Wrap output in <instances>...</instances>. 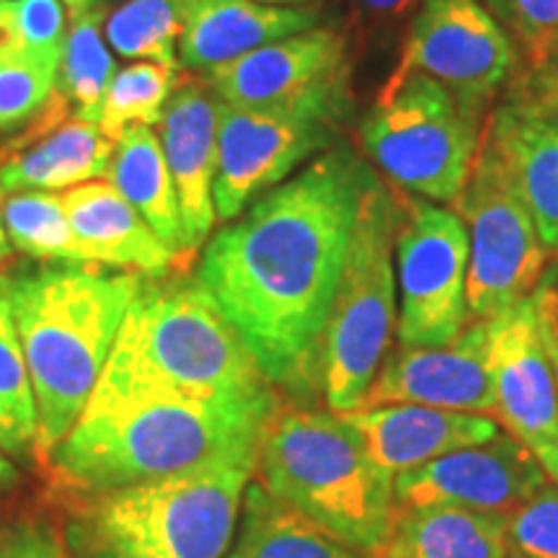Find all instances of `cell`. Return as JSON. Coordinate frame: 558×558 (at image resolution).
<instances>
[{
	"label": "cell",
	"mask_w": 558,
	"mask_h": 558,
	"mask_svg": "<svg viewBox=\"0 0 558 558\" xmlns=\"http://www.w3.org/2000/svg\"><path fill=\"white\" fill-rule=\"evenodd\" d=\"M375 173L344 145L262 194L207 241L194 279L271 388L318 390V354Z\"/></svg>",
	"instance_id": "6da1fadb"
},
{
	"label": "cell",
	"mask_w": 558,
	"mask_h": 558,
	"mask_svg": "<svg viewBox=\"0 0 558 558\" xmlns=\"http://www.w3.org/2000/svg\"><path fill=\"white\" fill-rule=\"evenodd\" d=\"M277 409V393L254 401L94 393L50 458L62 484L86 494L259 460Z\"/></svg>",
	"instance_id": "7a4b0ae2"
},
{
	"label": "cell",
	"mask_w": 558,
	"mask_h": 558,
	"mask_svg": "<svg viewBox=\"0 0 558 558\" xmlns=\"http://www.w3.org/2000/svg\"><path fill=\"white\" fill-rule=\"evenodd\" d=\"M143 282L94 264L0 277L37 399L39 456L50 458L86 411Z\"/></svg>",
	"instance_id": "3957f363"
},
{
	"label": "cell",
	"mask_w": 558,
	"mask_h": 558,
	"mask_svg": "<svg viewBox=\"0 0 558 558\" xmlns=\"http://www.w3.org/2000/svg\"><path fill=\"white\" fill-rule=\"evenodd\" d=\"M94 393L254 401L275 388L197 279L145 277Z\"/></svg>",
	"instance_id": "277c9868"
},
{
	"label": "cell",
	"mask_w": 558,
	"mask_h": 558,
	"mask_svg": "<svg viewBox=\"0 0 558 558\" xmlns=\"http://www.w3.org/2000/svg\"><path fill=\"white\" fill-rule=\"evenodd\" d=\"M259 481L313 525L373 558L393 525L396 476L369 456L344 414L279 409L264 432Z\"/></svg>",
	"instance_id": "5b68a950"
},
{
	"label": "cell",
	"mask_w": 558,
	"mask_h": 558,
	"mask_svg": "<svg viewBox=\"0 0 558 558\" xmlns=\"http://www.w3.org/2000/svg\"><path fill=\"white\" fill-rule=\"evenodd\" d=\"M259 460H228L90 494L73 535L83 558H226Z\"/></svg>",
	"instance_id": "8992f818"
},
{
	"label": "cell",
	"mask_w": 558,
	"mask_h": 558,
	"mask_svg": "<svg viewBox=\"0 0 558 558\" xmlns=\"http://www.w3.org/2000/svg\"><path fill=\"white\" fill-rule=\"evenodd\" d=\"M399 199L369 179L354 222L349 256L333 295L318 354V390L329 411L365 407L367 390L399 331L396 282Z\"/></svg>",
	"instance_id": "52a82bcc"
},
{
	"label": "cell",
	"mask_w": 558,
	"mask_h": 558,
	"mask_svg": "<svg viewBox=\"0 0 558 558\" xmlns=\"http://www.w3.org/2000/svg\"><path fill=\"white\" fill-rule=\"evenodd\" d=\"M478 114L429 75H390L360 124L362 148L401 190L456 205L484 137Z\"/></svg>",
	"instance_id": "ba28073f"
},
{
	"label": "cell",
	"mask_w": 558,
	"mask_h": 558,
	"mask_svg": "<svg viewBox=\"0 0 558 558\" xmlns=\"http://www.w3.org/2000/svg\"><path fill=\"white\" fill-rule=\"evenodd\" d=\"M456 207L469 230L471 320L494 318L535 292L550 251L486 132Z\"/></svg>",
	"instance_id": "9c48e42d"
},
{
	"label": "cell",
	"mask_w": 558,
	"mask_h": 558,
	"mask_svg": "<svg viewBox=\"0 0 558 558\" xmlns=\"http://www.w3.org/2000/svg\"><path fill=\"white\" fill-rule=\"evenodd\" d=\"M347 101V90H333L277 107L222 104L213 186L218 220H235L262 194L282 184L303 160L329 148Z\"/></svg>",
	"instance_id": "30bf717a"
},
{
	"label": "cell",
	"mask_w": 558,
	"mask_h": 558,
	"mask_svg": "<svg viewBox=\"0 0 558 558\" xmlns=\"http://www.w3.org/2000/svg\"><path fill=\"white\" fill-rule=\"evenodd\" d=\"M469 230L458 213L429 199L399 202L396 282L399 337L407 347H445L471 324Z\"/></svg>",
	"instance_id": "8fae6325"
},
{
	"label": "cell",
	"mask_w": 558,
	"mask_h": 558,
	"mask_svg": "<svg viewBox=\"0 0 558 558\" xmlns=\"http://www.w3.org/2000/svg\"><path fill=\"white\" fill-rule=\"evenodd\" d=\"M488 326L494 422L558 484V373L546 337L541 284L488 318Z\"/></svg>",
	"instance_id": "7c38bea8"
},
{
	"label": "cell",
	"mask_w": 558,
	"mask_h": 558,
	"mask_svg": "<svg viewBox=\"0 0 558 558\" xmlns=\"http://www.w3.org/2000/svg\"><path fill=\"white\" fill-rule=\"evenodd\" d=\"M512 65V39L484 0H424L393 75H429L463 107L481 111Z\"/></svg>",
	"instance_id": "4fadbf2b"
},
{
	"label": "cell",
	"mask_w": 558,
	"mask_h": 558,
	"mask_svg": "<svg viewBox=\"0 0 558 558\" xmlns=\"http://www.w3.org/2000/svg\"><path fill=\"white\" fill-rule=\"evenodd\" d=\"M550 484L548 473L514 437L448 452L396 476L399 507L445 505L509 518L520 505Z\"/></svg>",
	"instance_id": "5bb4252c"
},
{
	"label": "cell",
	"mask_w": 558,
	"mask_h": 558,
	"mask_svg": "<svg viewBox=\"0 0 558 558\" xmlns=\"http://www.w3.org/2000/svg\"><path fill=\"white\" fill-rule=\"evenodd\" d=\"M347 39L313 26L207 70L205 86L230 107H277L347 90Z\"/></svg>",
	"instance_id": "9a60e30c"
},
{
	"label": "cell",
	"mask_w": 558,
	"mask_h": 558,
	"mask_svg": "<svg viewBox=\"0 0 558 558\" xmlns=\"http://www.w3.org/2000/svg\"><path fill=\"white\" fill-rule=\"evenodd\" d=\"M488 333V318L471 320L445 347L399 344L390 349L367 390L365 407L418 403L494 418Z\"/></svg>",
	"instance_id": "2e32d148"
},
{
	"label": "cell",
	"mask_w": 558,
	"mask_h": 558,
	"mask_svg": "<svg viewBox=\"0 0 558 558\" xmlns=\"http://www.w3.org/2000/svg\"><path fill=\"white\" fill-rule=\"evenodd\" d=\"M222 101L199 81H179L163 117L158 140L177 186L184 251L192 254L207 243L215 215V173H218V124Z\"/></svg>",
	"instance_id": "e0dca14e"
},
{
	"label": "cell",
	"mask_w": 558,
	"mask_h": 558,
	"mask_svg": "<svg viewBox=\"0 0 558 558\" xmlns=\"http://www.w3.org/2000/svg\"><path fill=\"white\" fill-rule=\"evenodd\" d=\"M344 416L360 432L369 456L393 476L499 435V424L492 416L418 403L362 407Z\"/></svg>",
	"instance_id": "ac0fdd59"
},
{
	"label": "cell",
	"mask_w": 558,
	"mask_h": 558,
	"mask_svg": "<svg viewBox=\"0 0 558 558\" xmlns=\"http://www.w3.org/2000/svg\"><path fill=\"white\" fill-rule=\"evenodd\" d=\"M318 11L308 5H271L262 0H186L179 62L190 70L226 65L269 41L313 29Z\"/></svg>",
	"instance_id": "d6986e66"
},
{
	"label": "cell",
	"mask_w": 558,
	"mask_h": 558,
	"mask_svg": "<svg viewBox=\"0 0 558 558\" xmlns=\"http://www.w3.org/2000/svg\"><path fill=\"white\" fill-rule=\"evenodd\" d=\"M60 197L75 235L94 251L101 267L160 279L179 262L177 251L158 239L111 181H86L60 192Z\"/></svg>",
	"instance_id": "ffe728a7"
},
{
	"label": "cell",
	"mask_w": 558,
	"mask_h": 558,
	"mask_svg": "<svg viewBox=\"0 0 558 558\" xmlns=\"http://www.w3.org/2000/svg\"><path fill=\"white\" fill-rule=\"evenodd\" d=\"M484 132L505 160L543 243L558 256V124L535 101L512 99L494 111Z\"/></svg>",
	"instance_id": "44dd1931"
},
{
	"label": "cell",
	"mask_w": 558,
	"mask_h": 558,
	"mask_svg": "<svg viewBox=\"0 0 558 558\" xmlns=\"http://www.w3.org/2000/svg\"><path fill=\"white\" fill-rule=\"evenodd\" d=\"M507 518L445 505L399 507L373 558H507Z\"/></svg>",
	"instance_id": "7402d4cb"
},
{
	"label": "cell",
	"mask_w": 558,
	"mask_h": 558,
	"mask_svg": "<svg viewBox=\"0 0 558 558\" xmlns=\"http://www.w3.org/2000/svg\"><path fill=\"white\" fill-rule=\"evenodd\" d=\"M114 145L99 124L70 120L5 158L0 163V190L3 194L65 192L86 181L107 179Z\"/></svg>",
	"instance_id": "603a6c76"
},
{
	"label": "cell",
	"mask_w": 558,
	"mask_h": 558,
	"mask_svg": "<svg viewBox=\"0 0 558 558\" xmlns=\"http://www.w3.org/2000/svg\"><path fill=\"white\" fill-rule=\"evenodd\" d=\"M107 181L143 215L166 246L179 256L186 254L177 186L156 130L135 124L117 140Z\"/></svg>",
	"instance_id": "cb8c5ba5"
},
{
	"label": "cell",
	"mask_w": 558,
	"mask_h": 558,
	"mask_svg": "<svg viewBox=\"0 0 558 558\" xmlns=\"http://www.w3.org/2000/svg\"><path fill=\"white\" fill-rule=\"evenodd\" d=\"M226 558H367L277 499L262 481H251L239 527Z\"/></svg>",
	"instance_id": "d4e9b609"
},
{
	"label": "cell",
	"mask_w": 558,
	"mask_h": 558,
	"mask_svg": "<svg viewBox=\"0 0 558 558\" xmlns=\"http://www.w3.org/2000/svg\"><path fill=\"white\" fill-rule=\"evenodd\" d=\"M3 226L13 251L39 262L94 264L96 254L75 235L62 197L54 192H13L3 197Z\"/></svg>",
	"instance_id": "484cf974"
},
{
	"label": "cell",
	"mask_w": 558,
	"mask_h": 558,
	"mask_svg": "<svg viewBox=\"0 0 558 558\" xmlns=\"http://www.w3.org/2000/svg\"><path fill=\"white\" fill-rule=\"evenodd\" d=\"M104 9H90L73 16L62 45L58 70V90L73 104L75 120L99 122L101 104L117 68L111 58L107 37L101 34Z\"/></svg>",
	"instance_id": "4316f807"
},
{
	"label": "cell",
	"mask_w": 558,
	"mask_h": 558,
	"mask_svg": "<svg viewBox=\"0 0 558 558\" xmlns=\"http://www.w3.org/2000/svg\"><path fill=\"white\" fill-rule=\"evenodd\" d=\"M186 0H128L107 19V45L130 60L179 70Z\"/></svg>",
	"instance_id": "83f0119b"
},
{
	"label": "cell",
	"mask_w": 558,
	"mask_h": 558,
	"mask_svg": "<svg viewBox=\"0 0 558 558\" xmlns=\"http://www.w3.org/2000/svg\"><path fill=\"white\" fill-rule=\"evenodd\" d=\"M37 399L21 349L11 305L0 292V450L5 456H29L37 450Z\"/></svg>",
	"instance_id": "f1b7e54d"
},
{
	"label": "cell",
	"mask_w": 558,
	"mask_h": 558,
	"mask_svg": "<svg viewBox=\"0 0 558 558\" xmlns=\"http://www.w3.org/2000/svg\"><path fill=\"white\" fill-rule=\"evenodd\" d=\"M177 83L179 70L158 65V62H132V65L117 70L107 96H104L101 117L96 124L111 143H117L135 124L153 128L163 117Z\"/></svg>",
	"instance_id": "f546056e"
},
{
	"label": "cell",
	"mask_w": 558,
	"mask_h": 558,
	"mask_svg": "<svg viewBox=\"0 0 558 558\" xmlns=\"http://www.w3.org/2000/svg\"><path fill=\"white\" fill-rule=\"evenodd\" d=\"M58 60L19 52L0 60V130L21 128L37 117L58 88Z\"/></svg>",
	"instance_id": "4dcf8cb0"
},
{
	"label": "cell",
	"mask_w": 558,
	"mask_h": 558,
	"mask_svg": "<svg viewBox=\"0 0 558 558\" xmlns=\"http://www.w3.org/2000/svg\"><path fill=\"white\" fill-rule=\"evenodd\" d=\"M509 550L522 558H558V484H546L507 518Z\"/></svg>",
	"instance_id": "1f68e13d"
},
{
	"label": "cell",
	"mask_w": 558,
	"mask_h": 558,
	"mask_svg": "<svg viewBox=\"0 0 558 558\" xmlns=\"http://www.w3.org/2000/svg\"><path fill=\"white\" fill-rule=\"evenodd\" d=\"M486 9L535 60L558 45V0H486Z\"/></svg>",
	"instance_id": "d6a6232c"
},
{
	"label": "cell",
	"mask_w": 558,
	"mask_h": 558,
	"mask_svg": "<svg viewBox=\"0 0 558 558\" xmlns=\"http://www.w3.org/2000/svg\"><path fill=\"white\" fill-rule=\"evenodd\" d=\"M68 13L62 0H16V21L24 50L37 58H62L68 34Z\"/></svg>",
	"instance_id": "836d02e7"
},
{
	"label": "cell",
	"mask_w": 558,
	"mask_h": 558,
	"mask_svg": "<svg viewBox=\"0 0 558 558\" xmlns=\"http://www.w3.org/2000/svg\"><path fill=\"white\" fill-rule=\"evenodd\" d=\"M0 558H73L58 533L45 525H24L0 541Z\"/></svg>",
	"instance_id": "e575fe53"
},
{
	"label": "cell",
	"mask_w": 558,
	"mask_h": 558,
	"mask_svg": "<svg viewBox=\"0 0 558 558\" xmlns=\"http://www.w3.org/2000/svg\"><path fill=\"white\" fill-rule=\"evenodd\" d=\"M543 318H546V337L550 347V357H554L556 373H558V282L556 271L543 277Z\"/></svg>",
	"instance_id": "d590c367"
},
{
	"label": "cell",
	"mask_w": 558,
	"mask_h": 558,
	"mask_svg": "<svg viewBox=\"0 0 558 558\" xmlns=\"http://www.w3.org/2000/svg\"><path fill=\"white\" fill-rule=\"evenodd\" d=\"M26 52L16 21V0H0V60Z\"/></svg>",
	"instance_id": "8d00e7d4"
},
{
	"label": "cell",
	"mask_w": 558,
	"mask_h": 558,
	"mask_svg": "<svg viewBox=\"0 0 558 558\" xmlns=\"http://www.w3.org/2000/svg\"><path fill=\"white\" fill-rule=\"evenodd\" d=\"M535 104H538L541 109H546V114L558 124V73L541 75Z\"/></svg>",
	"instance_id": "74e56055"
},
{
	"label": "cell",
	"mask_w": 558,
	"mask_h": 558,
	"mask_svg": "<svg viewBox=\"0 0 558 558\" xmlns=\"http://www.w3.org/2000/svg\"><path fill=\"white\" fill-rule=\"evenodd\" d=\"M362 9L378 19H399L403 13H409L418 0H360Z\"/></svg>",
	"instance_id": "f35d334b"
},
{
	"label": "cell",
	"mask_w": 558,
	"mask_h": 558,
	"mask_svg": "<svg viewBox=\"0 0 558 558\" xmlns=\"http://www.w3.org/2000/svg\"><path fill=\"white\" fill-rule=\"evenodd\" d=\"M3 190H0V207H3ZM11 254H13V246H11V241H9V233H5V226H3V213H0V269H3V264L11 259Z\"/></svg>",
	"instance_id": "ab89813d"
},
{
	"label": "cell",
	"mask_w": 558,
	"mask_h": 558,
	"mask_svg": "<svg viewBox=\"0 0 558 558\" xmlns=\"http://www.w3.org/2000/svg\"><path fill=\"white\" fill-rule=\"evenodd\" d=\"M16 478H19V469L11 463L9 456L0 450V486H11Z\"/></svg>",
	"instance_id": "60d3db41"
},
{
	"label": "cell",
	"mask_w": 558,
	"mask_h": 558,
	"mask_svg": "<svg viewBox=\"0 0 558 558\" xmlns=\"http://www.w3.org/2000/svg\"><path fill=\"white\" fill-rule=\"evenodd\" d=\"M62 3L68 5L70 16H81V13H86L90 9H99L104 0H62Z\"/></svg>",
	"instance_id": "b9f144b4"
},
{
	"label": "cell",
	"mask_w": 558,
	"mask_h": 558,
	"mask_svg": "<svg viewBox=\"0 0 558 558\" xmlns=\"http://www.w3.org/2000/svg\"><path fill=\"white\" fill-rule=\"evenodd\" d=\"M262 3H271V5H303V3H311V0H262Z\"/></svg>",
	"instance_id": "7bdbcfd3"
},
{
	"label": "cell",
	"mask_w": 558,
	"mask_h": 558,
	"mask_svg": "<svg viewBox=\"0 0 558 558\" xmlns=\"http://www.w3.org/2000/svg\"><path fill=\"white\" fill-rule=\"evenodd\" d=\"M507 558H522V556H518V554H512V550H509V556Z\"/></svg>",
	"instance_id": "ee69618b"
}]
</instances>
